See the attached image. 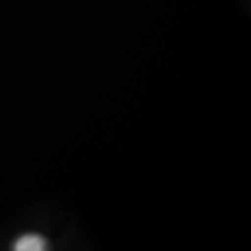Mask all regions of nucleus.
<instances>
[{
    "instance_id": "nucleus-1",
    "label": "nucleus",
    "mask_w": 251,
    "mask_h": 251,
    "mask_svg": "<svg viewBox=\"0 0 251 251\" xmlns=\"http://www.w3.org/2000/svg\"><path fill=\"white\" fill-rule=\"evenodd\" d=\"M47 242L39 235H25L14 243V250L17 251H41L46 250Z\"/></svg>"
}]
</instances>
